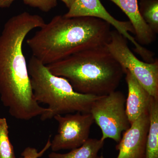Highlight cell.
<instances>
[{
	"label": "cell",
	"instance_id": "6da1fadb",
	"mask_svg": "<svg viewBox=\"0 0 158 158\" xmlns=\"http://www.w3.org/2000/svg\"><path fill=\"white\" fill-rule=\"evenodd\" d=\"M45 23L41 16L24 11L10 18L0 35V98L18 120L28 121L48 111L34 98L23 48L28 34Z\"/></svg>",
	"mask_w": 158,
	"mask_h": 158
},
{
	"label": "cell",
	"instance_id": "7a4b0ae2",
	"mask_svg": "<svg viewBox=\"0 0 158 158\" xmlns=\"http://www.w3.org/2000/svg\"><path fill=\"white\" fill-rule=\"evenodd\" d=\"M111 25L90 16H54L44 24L27 43L33 56L46 65L73 54L106 45Z\"/></svg>",
	"mask_w": 158,
	"mask_h": 158
},
{
	"label": "cell",
	"instance_id": "3957f363",
	"mask_svg": "<svg viewBox=\"0 0 158 158\" xmlns=\"http://www.w3.org/2000/svg\"><path fill=\"white\" fill-rule=\"evenodd\" d=\"M46 66L53 74L68 80L78 93L97 96L116 90L125 74L106 45L73 54Z\"/></svg>",
	"mask_w": 158,
	"mask_h": 158
},
{
	"label": "cell",
	"instance_id": "277c9868",
	"mask_svg": "<svg viewBox=\"0 0 158 158\" xmlns=\"http://www.w3.org/2000/svg\"><path fill=\"white\" fill-rule=\"evenodd\" d=\"M27 68L35 99L48 106V112L40 116L42 121L57 115L90 113L91 105L99 97L76 92L68 80L51 73L46 65L33 56Z\"/></svg>",
	"mask_w": 158,
	"mask_h": 158
},
{
	"label": "cell",
	"instance_id": "5b68a950",
	"mask_svg": "<svg viewBox=\"0 0 158 158\" xmlns=\"http://www.w3.org/2000/svg\"><path fill=\"white\" fill-rule=\"evenodd\" d=\"M106 47L113 56L131 74L151 96L158 99V60L148 63L141 61L131 50L128 40L116 30L111 31Z\"/></svg>",
	"mask_w": 158,
	"mask_h": 158
},
{
	"label": "cell",
	"instance_id": "8992f818",
	"mask_svg": "<svg viewBox=\"0 0 158 158\" xmlns=\"http://www.w3.org/2000/svg\"><path fill=\"white\" fill-rule=\"evenodd\" d=\"M126 101L123 93L115 90L99 97L91 105L90 113L102 130L101 140L110 138L118 143L123 133L131 126L126 111Z\"/></svg>",
	"mask_w": 158,
	"mask_h": 158
},
{
	"label": "cell",
	"instance_id": "52a82bcc",
	"mask_svg": "<svg viewBox=\"0 0 158 158\" xmlns=\"http://www.w3.org/2000/svg\"><path fill=\"white\" fill-rule=\"evenodd\" d=\"M53 118L59 123L57 134L51 141L50 148L54 152L81 146L89 139L90 128L94 122L90 113L57 115Z\"/></svg>",
	"mask_w": 158,
	"mask_h": 158
},
{
	"label": "cell",
	"instance_id": "ba28073f",
	"mask_svg": "<svg viewBox=\"0 0 158 158\" xmlns=\"http://www.w3.org/2000/svg\"><path fill=\"white\" fill-rule=\"evenodd\" d=\"M63 15L68 18L90 16L104 20L132 44L134 50L142 59H147L150 55V51L140 45L131 35V33L135 34V30L129 21H123L115 19L106 10L100 0H75L68 12Z\"/></svg>",
	"mask_w": 158,
	"mask_h": 158
},
{
	"label": "cell",
	"instance_id": "9c48e42d",
	"mask_svg": "<svg viewBox=\"0 0 158 158\" xmlns=\"http://www.w3.org/2000/svg\"><path fill=\"white\" fill-rule=\"evenodd\" d=\"M148 127V110L123 133L121 140L116 146L118 151L116 158H145Z\"/></svg>",
	"mask_w": 158,
	"mask_h": 158
},
{
	"label": "cell",
	"instance_id": "30bf717a",
	"mask_svg": "<svg viewBox=\"0 0 158 158\" xmlns=\"http://www.w3.org/2000/svg\"><path fill=\"white\" fill-rule=\"evenodd\" d=\"M128 87L126 111L130 124L148 110L151 95L128 71L125 70Z\"/></svg>",
	"mask_w": 158,
	"mask_h": 158
},
{
	"label": "cell",
	"instance_id": "8fae6325",
	"mask_svg": "<svg viewBox=\"0 0 158 158\" xmlns=\"http://www.w3.org/2000/svg\"><path fill=\"white\" fill-rule=\"evenodd\" d=\"M126 14L135 30V39L141 46L152 43L155 38L152 32L141 17L138 0H110Z\"/></svg>",
	"mask_w": 158,
	"mask_h": 158
},
{
	"label": "cell",
	"instance_id": "7c38bea8",
	"mask_svg": "<svg viewBox=\"0 0 158 158\" xmlns=\"http://www.w3.org/2000/svg\"><path fill=\"white\" fill-rule=\"evenodd\" d=\"M148 113L149 127L145 158H158V99L151 96Z\"/></svg>",
	"mask_w": 158,
	"mask_h": 158
},
{
	"label": "cell",
	"instance_id": "4fadbf2b",
	"mask_svg": "<svg viewBox=\"0 0 158 158\" xmlns=\"http://www.w3.org/2000/svg\"><path fill=\"white\" fill-rule=\"evenodd\" d=\"M105 141L90 138L80 147L72 149L66 153L51 152L49 158H104L99 155V152L104 145Z\"/></svg>",
	"mask_w": 158,
	"mask_h": 158
},
{
	"label": "cell",
	"instance_id": "5bb4252c",
	"mask_svg": "<svg viewBox=\"0 0 158 158\" xmlns=\"http://www.w3.org/2000/svg\"><path fill=\"white\" fill-rule=\"evenodd\" d=\"M138 7L144 22L154 34H157L158 0H140Z\"/></svg>",
	"mask_w": 158,
	"mask_h": 158
},
{
	"label": "cell",
	"instance_id": "9a60e30c",
	"mask_svg": "<svg viewBox=\"0 0 158 158\" xmlns=\"http://www.w3.org/2000/svg\"><path fill=\"white\" fill-rule=\"evenodd\" d=\"M9 125L6 118H0V158H16L9 137Z\"/></svg>",
	"mask_w": 158,
	"mask_h": 158
},
{
	"label": "cell",
	"instance_id": "2e32d148",
	"mask_svg": "<svg viewBox=\"0 0 158 158\" xmlns=\"http://www.w3.org/2000/svg\"><path fill=\"white\" fill-rule=\"evenodd\" d=\"M26 5L47 12L57 5V0H22Z\"/></svg>",
	"mask_w": 158,
	"mask_h": 158
},
{
	"label": "cell",
	"instance_id": "e0dca14e",
	"mask_svg": "<svg viewBox=\"0 0 158 158\" xmlns=\"http://www.w3.org/2000/svg\"><path fill=\"white\" fill-rule=\"evenodd\" d=\"M51 141L49 139L45 146L40 151L38 152L34 148L28 147L25 148L21 153L20 158H39L43 156L46 152L51 147Z\"/></svg>",
	"mask_w": 158,
	"mask_h": 158
},
{
	"label": "cell",
	"instance_id": "ac0fdd59",
	"mask_svg": "<svg viewBox=\"0 0 158 158\" xmlns=\"http://www.w3.org/2000/svg\"><path fill=\"white\" fill-rule=\"evenodd\" d=\"M15 0H0V8H9Z\"/></svg>",
	"mask_w": 158,
	"mask_h": 158
},
{
	"label": "cell",
	"instance_id": "d6986e66",
	"mask_svg": "<svg viewBox=\"0 0 158 158\" xmlns=\"http://www.w3.org/2000/svg\"><path fill=\"white\" fill-rule=\"evenodd\" d=\"M65 4L66 7L69 9L74 2L75 0H60Z\"/></svg>",
	"mask_w": 158,
	"mask_h": 158
}]
</instances>
